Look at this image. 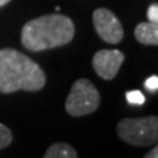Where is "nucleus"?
I'll return each instance as SVG.
<instances>
[{
	"mask_svg": "<svg viewBox=\"0 0 158 158\" xmlns=\"http://www.w3.org/2000/svg\"><path fill=\"white\" fill-rule=\"evenodd\" d=\"M45 82V73L33 59L16 49L0 50V92L38 91Z\"/></svg>",
	"mask_w": 158,
	"mask_h": 158,
	"instance_id": "obj_1",
	"label": "nucleus"
},
{
	"mask_svg": "<svg viewBox=\"0 0 158 158\" xmlns=\"http://www.w3.org/2000/svg\"><path fill=\"white\" fill-rule=\"evenodd\" d=\"M148 19H149L150 23H158V6L156 3L152 4L148 9Z\"/></svg>",
	"mask_w": 158,
	"mask_h": 158,
	"instance_id": "obj_12",
	"label": "nucleus"
},
{
	"mask_svg": "<svg viewBox=\"0 0 158 158\" xmlns=\"http://www.w3.org/2000/svg\"><path fill=\"white\" fill-rule=\"evenodd\" d=\"M125 56L120 50H99L92 58L94 70L100 78L111 81L116 75L124 62Z\"/></svg>",
	"mask_w": 158,
	"mask_h": 158,
	"instance_id": "obj_6",
	"label": "nucleus"
},
{
	"mask_svg": "<svg viewBox=\"0 0 158 158\" xmlns=\"http://www.w3.org/2000/svg\"><path fill=\"white\" fill-rule=\"evenodd\" d=\"M75 27L71 19L59 13L44 15L28 21L21 31V44L32 52L67 45L74 38Z\"/></svg>",
	"mask_w": 158,
	"mask_h": 158,
	"instance_id": "obj_2",
	"label": "nucleus"
},
{
	"mask_svg": "<svg viewBox=\"0 0 158 158\" xmlns=\"http://www.w3.org/2000/svg\"><path fill=\"white\" fill-rule=\"evenodd\" d=\"M100 104V94L88 79H78L66 99V111L71 116H86L94 113Z\"/></svg>",
	"mask_w": 158,
	"mask_h": 158,
	"instance_id": "obj_4",
	"label": "nucleus"
},
{
	"mask_svg": "<svg viewBox=\"0 0 158 158\" xmlns=\"http://www.w3.org/2000/svg\"><path fill=\"white\" fill-rule=\"evenodd\" d=\"M135 37L144 45H157L158 44V24L140 23L135 29Z\"/></svg>",
	"mask_w": 158,
	"mask_h": 158,
	"instance_id": "obj_7",
	"label": "nucleus"
},
{
	"mask_svg": "<svg viewBox=\"0 0 158 158\" xmlns=\"http://www.w3.org/2000/svg\"><path fill=\"white\" fill-rule=\"evenodd\" d=\"M44 158H78L75 149L66 142H56L48 148Z\"/></svg>",
	"mask_w": 158,
	"mask_h": 158,
	"instance_id": "obj_8",
	"label": "nucleus"
},
{
	"mask_svg": "<svg viewBox=\"0 0 158 158\" xmlns=\"http://www.w3.org/2000/svg\"><path fill=\"white\" fill-rule=\"evenodd\" d=\"M11 0H0V7H3V6H6L7 3H9Z\"/></svg>",
	"mask_w": 158,
	"mask_h": 158,
	"instance_id": "obj_14",
	"label": "nucleus"
},
{
	"mask_svg": "<svg viewBox=\"0 0 158 158\" xmlns=\"http://www.w3.org/2000/svg\"><path fill=\"white\" fill-rule=\"evenodd\" d=\"M145 87L148 88L149 91H157L158 90V77L157 75H152V77H149L145 81Z\"/></svg>",
	"mask_w": 158,
	"mask_h": 158,
	"instance_id": "obj_11",
	"label": "nucleus"
},
{
	"mask_svg": "<svg viewBox=\"0 0 158 158\" xmlns=\"http://www.w3.org/2000/svg\"><path fill=\"white\" fill-rule=\"evenodd\" d=\"M125 96H127L128 103H129V104H133V106H142L145 103V95L138 90L128 91Z\"/></svg>",
	"mask_w": 158,
	"mask_h": 158,
	"instance_id": "obj_10",
	"label": "nucleus"
},
{
	"mask_svg": "<svg viewBox=\"0 0 158 158\" xmlns=\"http://www.w3.org/2000/svg\"><path fill=\"white\" fill-rule=\"evenodd\" d=\"M12 138H13V136H12L11 129L0 123V149L7 148L12 142Z\"/></svg>",
	"mask_w": 158,
	"mask_h": 158,
	"instance_id": "obj_9",
	"label": "nucleus"
},
{
	"mask_svg": "<svg viewBox=\"0 0 158 158\" xmlns=\"http://www.w3.org/2000/svg\"><path fill=\"white\" fill-rule=\"evenodd\" d=\"M144 158H158V148L154 146L153 148V150H150Z\"/></svg>",
	"mask_w": 158,
	"mask_h": 158,
	"instance_id": "obj_13",
	"label": "nucleus"
},
{
	"mask_svg": "<svg viewBox=\"0 0 158 158\" xmlns=\"http://www.w3.org/2000/svg\"><path fill=\"white\" fill-rule=\"evenodd\" d=\"M117 135L133 146H150L158 140V117L123 118L117 124Z\"/></svg>",
	"mask_w": 158,
	"mask_h": 158,
	"instance_id": "obj_3",
	"label": "nucleus"
},
{
	"mask_svg": "<svg viewBox=\"0 0 158 158\" xmlns=\"http://www.w3.org/2000/svg\"><path fill=\"white\" fill-rule=\"evenodd\" d=\"M94 27L103 41L108 44H118L124 38V29L115 13L107 8H98L92 15Z\"/></svg>",
	"mask_w": 158,
	"mask_h": 158,
	"instance_id": "obj_5",
	"label": "nucleus"
}]
</instances>
